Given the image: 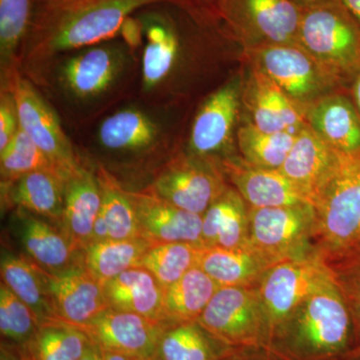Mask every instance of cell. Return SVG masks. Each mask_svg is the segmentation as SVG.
Segmentation results:
<instances>
[{
	"mask_svg": "<svg viewBox=\"0 0 360 360\" xmlns=\"http://www.w3.org/2000/svg\"><path fill=\"white\" fill-rule=\"evenodd\" d=\"M165 0H59L35 1L20 70L34 77L51 61L108 41L132 14Z\"/></svg>",
	"mask_w": 360,
	"mask_h": 360,
	"instance_id": "cell-1",
	"label": "cell"
},
{
	"mask_svg": "<svg viewBox=\"0 0 360 360\" xmlns=\"http://www.w3.org/2000/svg\"><path fill=\"white\" fill-rule=\"evenodd\" d=\"M135 66L134 49L123 40L111 39L56 58L30 79L70 110L84 112L101 108L116 96Z\"/></svg>",
	"mask_w": 360,
	"mask_h": 360,
	"instance_id": "cell-2",
	"label": "cell"
},
{
	"mask_svg": "<svg viewBox=\"0 0 360 360\" xmlns=\"http://www.w3.org/2000/svg\"><path fill=\"white\" fill-rule=\"evenodd\" d=\"M266 348L283 360H328L354 349L352 315L333 277L274 330Z\"/></svg>",
	"mask_w": 360,
	"mask_h": 360,
	"instance_id": "cell-3",
	"label": "cell"
},
{
	"mask_svg": "<svg viewBox=\"0 0 360 360\" xmlns=\"http://www.w3.org/2000/svg\"><path fill=\"white\" fill-rule=\"evenodd\" d=\"M314 206V245L322 257L340 255L360 245V151L341 153Z\"/></svg>",
	"mask_w": 360,
	"mask_h": 360,
	"instance_id": "cell-4",
	"label": "cell"
},
{
	"mask_svg": "<svg viewBox=\"0 0 360 360\" xmlns=\"http://www.w3.org/2000/svg\"><path fill=\"white\" fill-rule=\"evenodd\" d=\"M296 44L342 84L360 72V25L341 0L302 9Z\"/></svg>",
	"mask_w": 360,
	"mask_h": 360,
	"instance_id": "cell-5",
	"label": "cell"
},
{
	"mask_svg": "<svg viewBox=\"0 0 360 360\" xmlns=\"http://www.w3.org/2000/svg\"><path fill=\"white\" fill-rule=\"evenodd\" d=\"M160 108L142 101L106 115L94 132L96 148L108 158L125 165L158 162L167 150L170 139Z\"/></svg>",
	"mask_w": 360,
	"mask_h": 360,
	"instance_id": "cell-6",
	"label": "cell"
},
{
	"mask_svg": "<svg viewBox=\"0 0 360 360\" xmlns=\"http://www.w3.org/2000/svg\"><path fill=\"white\" fill-rule=\"evenodd\" d=\"M251 248L274 264L316 255V214L310 203L255 208L248 206Z\"/></svg>",
	"mask_w": 360,
	"mask_h": 360,
	"instance_id": "cell-7",
	"label": "cell"
},
{
	"mask_svg": "<svg viewBox=\"0 0 360 360\" xmlns=\"http://www.w3.org/2000/svg\"><path fill=\"white\" fill-rule=\"evenodd\" d=\"M196 321L232 349L267 347L269 331L257 285L219 286Z\"/></svg>",
	"mask_w": 360,
	"mask_h": 360,
	"instance_id": "cell-8",
	"label": "cell"
},
{
	"mask_svg": "<svg viewBox=\"0 0 360 360\" xmlns=\"http://www.w3.org/2000/svg\"><path fill=\"white\" fill-rule=\"evenodd\" d=\"M331 278L330 270L319 252L279 262L265 272L257 290L269 331L267 345L274 330Z\"/></svg>",
	"mask_w": 360,
	"mask_h": 360,
	"instance_id": "cell-9",
	"label": "cell"
},
{
	"mask_svg": "<svg viewBox=\"0 0 360 360\" xmlns=\"http://www.w3.org/2000/svg\"><path fill=\"white\" fill-rule=\"evenodd\" d=\"M4 89H11L15 97L20 129L41 149L59 174L70 179L84 163L51 104L20 70Z\"/></svg>",
	"mask_w": 360,
	"mask_h": 360,
	"instance_id": "cell-10",
	"label": "cell"
},
{
	"mask_svg": "<svg viewBox=\"0 0 360 360\" xmlns=\"http://www.w3.org/2000/svg\"><path fill=\"white\" fill-rule=\"evenodd\" d=\"M217 14L229 34L255 47L296 44L302 9L290 0H221Z\"/></svg>",
	"mask_w": 360,
	"mask_h": 360,
	"instance_id": "cell-11",
	"label": "cell"
},
{
	"mask_svg": "<svg viewBox=\"0 0 360 360\" xmlns=\"http://www.w3.org/2000/svg\"><path fill=\"white\" fill-rule=\"evenodd\" d=\"M224 174L217 163L179 155L172 156L143 189L181 210L202 217L229 187Z\"/></svg>",
	"mask_w": 360,
	"mask_h": 360,
	"instance_id": "cell-12",
	"label": "cell"
},
{
	"mask_svg": "<svg viewBox=\"0 0 360 360\" xmlns=\"http://www.w3.org/2000/svg\"><path fill=\"white\" fill-rule=\"evenodd\" d=\"M252 53H255V68L295 103H314L324 96V92L342 84L297 44L259 45L253 47Z\"/></svg>",
	"mask_w": 360,
	"mask_h": 360,
	"instance_id": "cell-13",
	"label": "cell"
},
{
	"mask_svg": "<svg viewBox=\"0 0 360 360\" xmlns=\"http://www.w3.org/2000/svg\"><path fill=\"white\" fill-rule=\"evenodd\" d=\"M241 103L238 79L213 91L201 104L191 124L187 155L220 163L232 143L234 125Z\"/></svg>",
	"mask_w": 360,
	"mask_h": 360,
	"instance_id": "cell-14",
	"label": "cell"
},
{
	"mask_svg": "<svg viewBox=\"0 0 360 360\" xmlns=\"http://www.w3.org/2000/svg\"><path fill=\"white\" fill-rule=\"evenodd\" d=\"M168 326L162 321L110 307L82 329L103 349L143 359L156 356L161 336Z\"/></svg>",
	"mask_w": 360,
	"mask_h": 360,
	"instance_id": "cell-15",
	"label": "cell"
},
{
	"mask_svg": "<svg viewBox=\"0 0 360 360\" xmlns=\"http://www.w3.org/2000/svg\"><path fill=\"white\" fill-rule=\"evenodd\" d=\"M136 214L139 234L150 243L202 245V217L158 198L148 189L129 191Z\"/></svg>",
	"mask_w": 360,
	"mask_h": 360,
	"instance_id": "cell-16",
	"label": "cell"
},
{
	"mask_svg": "<svg viewBox=\"0 0 360 360\" xmlns=\"http://www.w3.org/2000/svg\"><path fill=\"white\" fill-rule=\"evenodd\" d=\"M16 217L23 250L45 271L59 274L84 267V250L61 227L18 208Z\"/></svg>",
	"mask_w": 360,
	"mask_h": 360,
	"instance_id": "cell-17",
	"label": "cell"
},
{
	"mask_svg": "<svg viewBox=\"0 0 360 360\" xmlns=\"http://www.w3.org/2000/svg\"><path fill=\"white\" fill-rule=\"evenodd\" d=\"M220 167L250 207L312 205L309 196L281 170L252 167L231 158L222 161Z\"/></svg>",
	"mask_w": 360,
	"mask_h": 360,
	"instance_id": "cell-18",
	"label": "cell"
},
{
	"mask_svg": "<svg viewBox=\"0 0 360 360\" xmlns=\"http://www.w3.org/2000/svg\"><path fill=\"white\" fill-rule=\"evenodd\" d=\"M49 290L59 321L82 328L97 315L110 309L103 284L85 267L51 274Z\"/></svg>",
	"mask_w": 360,
	"mask_h": 360,
	"instance_id": "cell-19",
	"label": "cell"
},
{
	"mask_svg": "<svg viewBox=\"0 0 360 360\" xmlns=\"http://www.w3.org/2000/svg\"><path fill=\"white\" fill-rule=\"evenodd\" d=\"M341 153L304 124L296 134L295 143L279 170L309 196L314 205L317 194L338 167Z\"/></svg>",
	"mask_w": 360,
	"mask_h": 360,
	"instance_id": "cell-20",
	"label": "cell"
},
{
	"mask_svg": "<svg viewBox=\"0 0 360 360\" xmlns=\"http://www.w3.org/2000/svg\"><path fill=\"white\" fill-rule=\"evenodd\" d=\"M66 180L53 169L30 172L8 186H1L2 202L60 224Z\"/></svg>",
	"mask_w": 360,
	"mask_h": 360,
	"instance_id": "cell-21",
	"label": "cell"
},
{
	"mask_svg": "<svg viewBox=\"0 0 360 360\" xmlns=\"http://www.w3.org/2000/svg\"><path fill=\"white\" fill-rule=\"evenodd\" d=\"M246 97L252 124L262 131L298 132L305 124L296 104L257 68L253 70L248 79Z\"/></svg>",
	"mask_w": 360,
	"mask_h": 360,
	"instance_id": "cell-22",
	"label": "cell"
},
{
	"mask_svg": "<svg viewBox=\"0 0 360 360\" xmlns=\"http://www.w3.org/2000/svg\"><path fill=\"white\" fill-rule=\"evenodd\" d=\"M310 129L342 153L360 151V117L352 97L329 94L315 101L307 112Z\"/></svg>",
	"mask_w": 360,
	"mask_h": 360,
	"instance_id": "cell-23",
	"label": "cell"
},
{
	"mask_svg": "<svg viewBox=\"0 0 360 360\" xmlns=\"http://www.w3.org/2000/svg\"><path fill=\"white\" fill-rule=\"evenodd\" d=\"M101 210V191L96 170L84 165L66 180L60 227L84 250L91 243L94 221Z\"/></svg>",
	"mask_w": 360,
	"mask_h": 360,
	"instance_id": "cell-24",
	"label": "cell"
},
{
	"mask_svg": "<svg viewBox=\"0 0 360 360\" xmlns=\"http://www.w3.org/2000/svg\"><path fill=\"white\" fill-rule=\"evenodd\" d=\"M248 203L227 187L202 215L201 239L205 248L250 250Z\"/></svg>",
	"mask_w": 360,
	"mask_h": 360,
	"instance_id": "cell-25",
	"label": "cell"
},
{
	"mask_svg": "<svg viewBox=\"0 0 360 360\" xmlns=\"http://www.w3.org/2000/svg\"><path fill=\"white\" fill-rule=\"evenodd\" d=\"M1 281L32 309L39 326L59 321L49 290L47 271L28 257L2 250Z\"/></svg>",
	"mask_w": 360,
	"mask_h": 360,
	"instance_id": "cell-26",
	"label": "cell"
},
{
	"mask_svg": "<svg viewBox=\"0 0 360 360\" xmlns=\"http://www.w3.org/2000/svg\"><path fill=\"white\" fill-rule=\"evenodd\" d=\"M103 288L111 309L165 322V290L148 270L142 267L127 270L104 283Z\"/></svg>",
	"mask_w": 360,
	"mask_h": 360,
	"instance_id": "cell-27",
	"label": "cell"
},
{
	"mask_svg": "<svg viewBox=\"0 0 360 360\" xmlns=\"http://www.w3.org/2000/svg\"><path fill=\"white\" fill-rule=\"evenodd\" d=\"M274 262L258 251L201 248L198 266L219 286L257 285Z\"/></svg>",
	"mask_w": 360,
	"mask_h": 360,
	"instance_id": "cell-28",
	"label": "cell"
},
{
	"mask_svg": "<svg viewBox=\"0 0 360 360\" xmlns=\"http://www.w3.org/2000/svg\"><path fill=\"white\" fill-rule=\"evenodd\" d=\"M234 350L198 321H188L165 329L155 357L158 360H226Z\"/></svg>",
	"mask_w": 360,
	"mask_h": 360,
	"instance_id": "cell-29",
	"label": "cell"
},
{
	"mask_svg": "<svg viewBox=\"0 0 360 360\" xmlns=\"http://www.w3.org/2000/svg\"><path fill=\"white\" fill-rule=\"evenodd\" d=\"M219 285L198 266L165 290L163 319L168 326L196 321Z\"/></svg>",
	"mask_w": 360,
	"mask_h": 360,
	"instance_id": "cell-30",
	"label": "cell"
},
{
	"mask_svg": "<svg viewBox=\"0 0 360 360\" xmlns=\"http://www.w3.org/2000/svg\"><path fill=\"white\" fill-rule=\"evenodd\" d=\"M35 0H0V89L20 70L21 49L30 32Z\"/></svg>",
	"mask_w": 360,
	"mask_h": 360,
	"instance_id": "cell-31",
	"label": "cell"
},
{
	"mask_svg": "<svg viewBox=\"0 0 360 360\" xmlns=\"http://www.w3.org/2000/svg\"><path fill=\"white\" fill-rule=\"evenodd\" d=\"M155 245L148 239H108L84 248V267L101 283H105L127 270L141 267L146 251Z\"/></svg>",
	"mask_w": 360,
	"mask_h": 360,
	"instance_id": "cell-32",
	"label": "cell"
},
{
	"mask_svg": "<svg viewBox=\"0 0 360 360\" xmlns=\"http://www.w3.org/2000/svg\"><path fill=\"white\" fill-rule=\"evenodd\" d=\"M91 340L82 328L63 321L42 324L32 340L20 347L26 360H79Z\"/></svg>",
	"mask_w": 360,
	"mask_h": 360,
	"instance_id": "cell-33",
	"label": "cell"
},
{
	"mask_svg": "<svg viewBox=\"0 0 360 360\" xmlns=\"http://www.w3.org/2000/svg\"><path fill=\"white\" fill-rule=\"evenodd\" d=\"M96 172L101 191V212L108 222L110 239L122 240L139 236L129 191L103 165H98Z\"/></svg>",
	"mask_w": 360,
	"mask_h": 360,
	"instance_id": "cell-34",
	"label": "cell"
},
{
	"mask_svg": "<svg viewBox=\"0 0 360 360\" xmlns=\"http://www.w3.org/2000/svg\"><path fill=\"white\" fill-rule=\"evenodd\" d=\"M296 134L291 131L269 134L250 123L238 129L239 151L243 160L252 167L279 170L295 143Z\"/></svg>",
	"mask_w": 360,
	"mask_h": 360,
	"instance_id": "cell-35",
	"label": "cell"
},
{
	"mask_svg": "<svg viewBox=\"0 0 360 360\" xmlns=\"http://www.w3.org/2000/svg\"><path fill=\"white\" fill-rule=\"evenodd\" d=\"M202 248L193 243H158L146 251L141 267L148 270L165 290L198 266Z\"/></svg>",
	"mask_w": 360,
	"mask_h": 360,
	"instance_id": "cell-36",
	"label": "cell"
},
{
	"mask_svg": "<svg viewBox=\"0 0 360 360\" xmlns=\"http://www.w3.org/2000/svg\"><path fill=\"white\" fill-rule=\"evenodd\" d=\"M42 169L56 170L41 149L20 129L11 143L0 151L1 186H8L23 175Z\"/></svg>",
	"mask_w": 360,
	"mask_h": 360,
	"instance_id": "cell-37",
	"label": "cell"
},
{
	"mask_svg": "<svg viewBox=\"0 0 360 360\" xmlns=\"http://www.w3.org/2000/svg\"><path fill=\"white\" fill-rule=\"evenodd\" d=\"M322 258L349 309L354 324L355 348L360 347V246L340 255Z\"/></svg>",
	"mask_w": 360,
	"mask_h": 360,
	"instance_id": "cell-38",
	"label": "cell"
},
{
	"mask_svg": "<svg viewBox=\"0 0 360 360\" xmlns=\"http://www.w3.org/2000/svg\"><path fill=\"white\" fill-rule=\"evenodd\" d=\"M39 328L32 309L2 283L0 284V331L2 338L23 347Z\"/></svg>",
	"mask_w": 360,
	"mask_h": 360,
	"instance_id": "cell-39",
	"label": "cell"
},
{
	"mask_svg": "<svg viewBox=\"0 0 360 360\" xmlns=\"http://www.w3.org/2000/svg\"><path fill=\"white\" fill-rule=\"evenodd\" d=\"M20 129L18 105L11 89H0V151L11 143Z\"/></svg>",
	"mask_w": 360,
	"mask_h": 360,
	"instance_id": "cell-40",
	"label": "cell"
},
{
	"mask_svg": "<svg viewBox=\"0 0 360 360\" xmlns=\"http://www.w3.org/2000/svg\"><path fill=\"white\" fill-rule=\"evenodd\" d=\"M226 360H283L269 348L251 347L236 349Z\"/></svg>",
	"mask_w": 360,
	"mask_h": 360,
	"instance_id": "cell-41",
	"label": "cell"
},
{
	"mask_svg": "<svg viewBox=\"0 0 360 360\" xmlns=\"http://www.w3.org/2000/svg\"><path fill=\"white\" fill-rule=\"evenodd\" d=\"M169 1L176 2V4H182V6L193 7L194 9L212 14V15L219 18L217 11H219V4L221 2V0H169Z\"/></svg>",
	"mask_w": 360,
	"mask_h": 360,
	"instance_id": "cell-42",
	"label": "cell"
},
{
	"mask_svg": "<svg viewBox=\"0 0 360 360\" xmlns=\"http://www.w3.org/2000/svg\"><path fill=\"white\" fill-rule=\"evenodd\" d=\"M110 239V229H108V222L103 212H99L97 215L96 221H94V231H92V243H101Z\"/></svg>",
	"mask_w": 360,
	"mask_h": 360,
	"instance_id": "cell-43",
	"label": "cell"
},
{
	"mask_svg": "<svg viewBox=\"0 0 360 360\" xmlns=\"http://www.w3.org/2000/svg\"><path fill=\"white\" fill-rule=\"evenodd\" d=\"M0 360H26L23 356L20 347L16 345H8L1 343L0 347Z\"/></svg>",
	"mask_w": 360,
	"mask_h": 360,
	"instance_id": "cell-44",
	"label": "cell"
},
{
	"mask_svg": "<svg viewBox=\"0 0 360 360\" xmlns=\"http://www.w3.org/2000/svg\"><path fill=\"white\" fill-rule=\"evenodd\" d=\"M350 97L360 117V72L354 77L350 85Z\"/></svg>",
	"mask_w": 360,
	"mask_h": 360,
	"instance_id": "cell-45",
	"label": "cell"
},
{
	"mask_svg": "<svg viewBox=\"0 0 360 360\" xmlns=\"http://www.w3.org/2000/svg\"><path fill=\"white\" fill-rule=\"evenodd\" d=\"M79 360H103V350L96 342L91 340V343L85 352L84 356Z\"/></svg>",
	"mask_w": 360,
	"mask_h": 360,
	"instance_id": "cell-46",
	"label": "cell"
},
{
	"mask_svg": "<svg viewBox=\"0 0 360 360\" xmlns=\"http://www.w3.org/2000/svg\"><path fill=\"white\" fill-rule=\"evenodd\" d=\"M360 25V0H341Z\"/></svg>",
	"mask_w": 360,
	"mask_h": 360,
	"instance_id": "cell-47",
	"label": "cell"
},
{
	"mask_svg": "<svg viewBox=\"0 0 360 360\" xmlns=\"http://www.w3.org/2000/svg\"><path fill=\"white\" fill-rule=\"evenodd\" d=\"M296 6H300L302 9L309 8V7H314L316 6H321V4H328V2L335 1V0H290Z\"/></svg>",
	"mask_w": 360,
	"mask_h": 360,
	"instance_id": "cell-48",
	"label": "cell"
},
{
	"mask_svg": "<svg viewBox=\"0 0 360 360\" xmlns=\"http://www.w3.org/2000/svg\"><path fill=\"white\" fill-rule=\"evenodd\" d=\"M103 360H136L129 355L120 354V352H110V350L103 349Z\"/></svg>",
	"mask_w": 360,
	"mask_h": 360,
	"instance_id": "cell-49",
	"label": "cell"
},
{
	"mask_svg": "<svg viewBox=\"0 0 360 360\" xmlns=\"http://www.w3.org/2000/svg\"><path fill=\"white\" fill-rule=\"evenodd\" d=\"M328 360H360V349L359 348H354L347 354Z\"/></svg>",
	"mask_w": 360,
	"mask_h": 360,
	"instance_id": "cell-50",
	"label": "cell"
},
{
	"mask_svg": "<svg viewBox=\"0 0 360 360\" xmlns=\"http://www.w3.org/2000/svg\"><path fill=\"white\" fill-rule=\"evenodd\" d=\"M35 1H59V0H35Z\"/></svg>",
	"mask_w": 360,
	"mask_h": 360,
	"instance_id": "cell-51",
	"label": "cell"
},
{
	"mask_svg": "<svg viewBox=\"0 0 360 360\" xmlns=\"http://www.w3.org/2000/svg\"><path fill=\"white\" fill-rule=\"evenodd\" d=\"M136 360H158V359H156V357H153V359H136Z\"/></svg>",
	"mask_w": 360,
	"mask_h": 360,
	"instance_id": "cell-52",
	"label": "cell"
},
{
	"mask_svg": "<svg viewBox=\"0 0 360 360\" xmlns=\"http://www.w3.org/2000/svg\"><path fill=\"white\" fill-rule=\"evenodd\" d=\"M357 348H359V349H360V347H357Z\"/></svg>",
	"mask_w": 360,
	"mask_h": 360,
	"instance_id": "cell-53",
	"label": "cell"
},
{
	"mask_svg": "<svg viewBox=\"0 0 360 360\" xmlns=\"http://www.w3.org/2000/svg\"><path fill=\"white\" fill-rule=\"evenodd\" d=\"M360 246V245H359Z\"/></svg>",
	"mask_w": 360,
	"mask_h": 360,
	"instance_id": "cell-54",
	"label": "cell"
}]
</instances>
